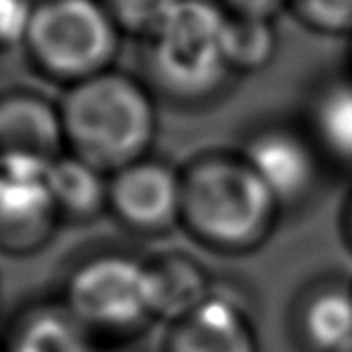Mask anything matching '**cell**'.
Wrapping results in <instances>:
<instances>
[{
	"label": "cell",
	"instance_id": "obj_1",
	"mask_svg": "<svg viewBox=\"0 0 352 352\" xmlns=\"http://www.w3.org/2000/svg\"><path fill=\"white\" fill-rule=\"evenodd\" d=\"M179 175V227L200 247L240 256L261 249L274 236L283 209L240 151L197 153Z\"/></svg>",
	"mask_w": 352,
	"mask_h": 352
},
{
	"label": "cell",
	"instance_id": "obj_2",
	"mask_svg": "<svg viewBox=\"0 0 352 352\" xmlns=\"http://www.w3.org/2000/svg\"><path fill=\"white\" fill-rule=\"evenodd\" d=\"M58 108L65 151L106 175L146 157L155 142V94L115 67L65 88Z\"/></svg>",
	"mask_w": 352,
	"mask_h": 352
},
{
	"label": "cell",
	"instance_id": "obj_3",
	"mask_svg": "<svg viewBox=\"0 0 352 352\" xmlns=\"http://www.w3.org/2000/svg\"><path fill=\"white\" fill-rule=\"evenodd\" d=\"M225 25L227 14L213 0H182L142 38L140 79L177 108L213 104L236 76L225 52Z\"/></svg>",
	"mask_w": 352,
	"mask_h": 352
},
{
	"label": "cell",
	"instance_id": "obj_4",
	"mask_svg": "<svg viewBox=\"0 0 352 352\" xmlns=\"http://www.w3.org/2000/svg\"><path fill=\"white\" fill-rule=\"evenodd\" d=\"M122 36L99 0H36L23 52L43 79L70 88L113 70Z\"/></svg>",
	"mask_w": 352,
	"mask_h": 352
},
{
	"label": "cell",
	"instance_id": "obj_5",
	"mask_svg": "<svg viewBox=\"0 0 352 352\" xmlns=\"http://www.w3.org/2000/svg\"><path fill=\"white\" fill-rule=\"evenodd\" d=\"M61 303L97 346H124L151 328L146 261L126 252H99L65 280Z\"/></svg>",
	"mask_w": 352,
	"mask_h": 352
},
{
	"label": "cell",
	"instance_id": "obj_6",
	"mask_svg": "<svg viewBox=\"0 0 352 352\" xmlns=\"http://www.w3.org/2000/svg\"><path fill=\"white\" fill-rule=\"evenodd\" d=\"M283 211L305 207L323 184L328 162L303 124L267 122L247 133L238 148Z\"/></svg>",
	"mask_w": 352,
	"mask_h": 352
},
{
	"label": "cell",
	"instance_id": "obj_7",
	"mask_svg": "<svg viewBox=\"0 0 352 352\" xmlns=\"http://www.w3.org/2000/svg\"><path fill=\"white\" fill-rule=\"evenodd\" d=\"M52 162L0 155V254L32 256L61 225L50 188Z\"/></svg>",
	"mask_w": 352,
	"mask_h": 352
},
{
	"label": "cell",
	"instance_id": "obj_8",
	"mask_svg": "<svg viewBox=\"0 0 352 352\" xmlns=\"http://www.w3.org/2000/svg\"><path fill=\"white\" fill-rule=\"evenodd\" d=\"M108 213L128 234L164 236L179 227L182 175L168 162L146 155L108 175Z\"/></svg>",
	"mask_w": 352,
	"mask_h": 352
},
{
	"label": "cell",
	"instance_id": "obj_9",
	"mask_svg": "<svg viewBox=\"0 0 352 352\" xmlns=\"http://www.w3.org/2000/svg\"><path fill=\"white\" fill-rule=\"evenodd\" d=\"M294 352H337L352 343V280L321 274L298 287L287 307Z\"/></svg>",
	"mask_w": 352,
	"mask_h": 352
},
{
	"label": "cell",
	"instance_id": "obj_10",
	"mask_svg": "<svg viewBox=\"0 0 352 352\" xmlns=\"http://www.w3.org/2000/svg\"><path fill=\"white\" fill-rule=\"evenodd\" d=\"M160 352H261L249 307L225 289L166 325Z\"/></svg>",
	"mask_w": 352,
	"mask_h": 352
},
{
	"label": "cell",
	"instance_id": "obj_11",
	"mask_svg": "<svg viewBox=\"0 0 352 352\" xmlns=\"http://www.w3.org/2000/svg\"><path fill=\"white\" fill-rule=\"evenodd\" d=\"M63 151L65 135L58 104L30 88L0 94V155L54 162Z\"/></svg>",
	"mask_w": 352,
	"mask_h": 352
},
{
	"label": "cell",
	"instance_id": "obj_12",
	"mask_svg": "<svg viewBox=\"0 0 352 352\" xmlns=\"http://www.w3.org/2000/svg\"><path fill=\"white\" fill-rule=\"evenodd\" d=\"M146 278L151 312L155 321H166V325L200 307L216 289L207 267L177 249L146 261Z\"/></svg>",
	"mask_w": 352,
	"mask_h": 352
},
{
	"label": "cell",
	"instance_id": "obj_13",
	"mask_svg": "<svg viewBox=\"0 0 352 352\" xmlns=\"http://www.w3.org/2000/svg\"><path fill=\"white\" fill-rule=\"evenodd\" d=\"M300 124L328 166L352 170V72L316 83L305 99Z\"/></svg>",
	"mask_w": 352,
	"mask_h": 352
},
{
	"label": "cell",
	"instance_id": "obj_14",
	"mask_svg": "<svg viewBox=\"0 0 352 352\" xmlns=\"http://www.w3.org/2000/svg\"><path fill=\"white\" fill-rule=\"evenodd\" d=\"M3 352H97V346L63 303H45L19 314Z\"/></svg>",
	"mask_w": 352,
	"mask_h": 352
},
{
	"label": "cell",
	"instance_id": "obj_15",
	"mask_svg": "<svg viewBox=\"0 0 352 352\" xmlns=\"http://www.w3.org/2000/svg\"><path fill=\"white\" fill-rule=\"evenodd\" d=\"M50 188L63 222H92L108 211V175L74 155L50 166Z\"/></svg>",
	"mask_w": 352,
	"mask_h": 352
},
{
	"label": "cell",
	"instance_id": "obj_16",
	"mask_svg": "<svg viewBox=\"0 0 352 352\" xmlns=\"http://www.w3.org/2000/svg\"><path fill=\"white\" fill-rule=\"evenodd\" d=\"M278 34L272 19L227 14L225 52L234 74H254L265 70L276 56Z\"/></svg>",
	"mask_w": 352,
	"mask_h": 352
},
{
	"label": "cell",
	"instance_id": "obj_17",
	"mask_svg": "<svg viewBox=\"0 0 352 352\" xmlns=\"http://www.w3.org/2000/svg\"><path fill=\"white\" fill-rule=\"evenodd\" d=\"M115 21L122 34H131L135 38H146L182 0H99Z\"/></svg>",
	"mask_w": 352,
	"mask_h": 352
},
{
	"label": "cell",
	"instance_id": "obj_18",
	"mask_svg": "<svg viewBox=\"0 0 352 352\" xmlns=\"http://www.w3.org/2000/svg\"><path fill=\"white\" fill-rule=\"evenodd\" d=\"M287 7L307 30L352 38V0H289Z\"/></svg>",
	"mask_w": 352,
	"mask_h": 352
},
{
	"label": "cell",
	"instance_id": "obj_19",
	"mask_svg": "<svg viewBox=\"0 0 352 352\" xmlns=\"http://www.w3.org/2000/svg\"><path fill=\"white\" fill-rule=\"evenodd\" d=\"M32 5L30 0H0V52L23 50Z\"/></svg>",
	"mask_w": 352,
	"mask_h": 352
},
{
	"label": "cell",
	"instance_id": "obj_20",
	"mask_svg": "<svg viewBox=\"0 0 352 352\" xmlns=\"http://www.w3.org/2000/svg\"><path fill=\"white\" fill-rule=\"evenodd\" d=\"M225 14L252 16V19H272L285 10L289 0H213Z\"/></svg>",
	"mask_w": 352,
	"mask_h": 352
},
{
	"label": "cell",
	"instance_id": "obj_21",
	"mask_svg": "<svg viewBox=\"0 0 352 352\" xmlns=\"http://www.w3.org/2000/svg\"><path fill=\"white\" fill-rule=\"evenodd\" d=\"M339 234H341L343 245H346L348 252L352 254V188L346 195V200H343L341 211H339Z\"/></svg>",
	"mask_w": 352,
	"mask_h": 352
},
{
	"label": "cell",
	"instance_id": "obj_22",
	"mask_svg": "<svg viewBox=\"0 0 352 352\" xmlns=\"http://www.w3.org/2000/svg\"><path fill=\"white\" fill-rule=\"evenodd\" d=\"M337 352H352V343H348L346 348H341V350H337Z\"/></svg>",
	"mask_w": 352,
	"mask_h": 352
},
{
	"label": "cell",
	"instance_id": "obj_23",
	"mask_svg": "<svg viewBox=\"0 0 352 352\" xmlns=\"http://www.w3.org/2000/svg\"><path fill=\"white\" fill-rule=\"evenodd\" d=\"M350 72H352V38H350Z\"/></svg>",
	"mask_w": 352,
	"mask_h": 352
}]
</instances>
